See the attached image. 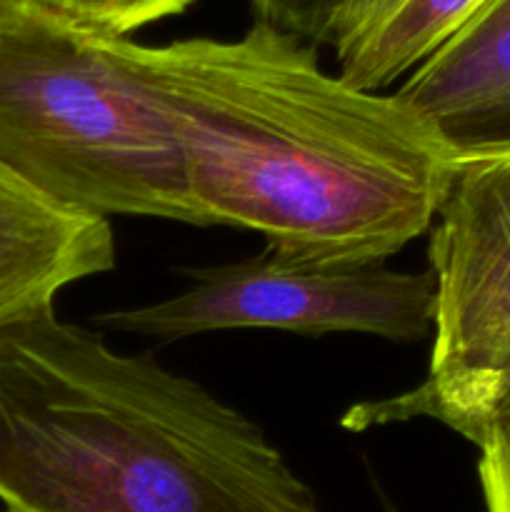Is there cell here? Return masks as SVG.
Segmentation results:
<instances>
[{"label":"cell","mask_w":510,"mask_h":512,"mask_svg":"<svg viewBox=\"0 0 510 512\" xmlns=\"http://www.w3.org/2000/svg\"><path fill=\"white\" fill-rule=\"evenodd\" d=\"M205 225L295 260H388L428 233L453 158L393 93L320 65L268 23L235 40L140 45Z\"/></svg>","instance_id":"6da1fadb"},{"label":"cell","mask_w":510,"mask_h":512,"mask_svg":"<svg viewBox=\"0 0 510 512\" xmlns=\"http://www.w3.org/2000/svg\"><path fill=\"white\" fill-rule=\"evenodd\" d=\"M10 512H323L265 430L55 310L0 328Z\"/></svg>","instance_id":"7a4b0ae2"},{"label":"cell","mask_w":510,"mask_h":512,"mask_svg":"<svg viewBox=\"0 0 510 512\" xmlns=\"http://www.w3.org/2000/svg\"><path fill=\"white\" fill-rule=\"evenodd\" d=\"M0 163L78 213L205 225L140 43L30 0L0 8Z\"/></svg>","instance_id":"3957f363"},{"label":"cell","mask_w":510,"mask_h":512,"mask_svg":"<svg viewBox=\"0 0 510 512\" xmlns=\"http://www.w3.org/2000/svg\"><path fill=\"white\" fill-rule=\"evenodd\" d=\"M428 233V370L405 393L353 405L340 425L435 420L478 448L510 410V158L453 163Z\"/></svg>","instance_id":"277c9868"},{"label":"cell","mask_w":510,"mask_h":512,"mask_svg":"<svg viewBox=\"0 0 510 512\" xmlns=\"http://www.w3.org/2000/svg\"><path fill=\"white\" fill-rule=\"evenodd\" d=\"M433 275L390 268L388 260H295L265 248L245 260L190 270L178 295L113 310L95 323L158 340L238 328L298 335L363 333L420 343L433 333Z\"/></svg>","instance_id":"5b68a950"},{"label":"cell","mask_w":510,"mask_h":512,"mask_svg":"<svg viewBox=\"0 0 510 512\" xmlns=\"http://www.w3.org/2000/svg\"><path fill=\"white\" fill-rule=\"evenodd\" d=\"M393 95L453 163L510 158V0H490Z\"/></svg>","instance_id":"8992f818"},{"label":"cell","mask_w":510,"mask_h":512,"mask_svg":"<svg viewBox=\"0 0 510 512\" xmlns=\"http://www.w3.org/2000/svg\"><path fill=\"white\" fill-rule=\"evenodd\" d=\"M113 268L108 220L45 198L0 163V328L55 310L60 290Z\"/></svg>","instance_id":"52a82bcc"},{"label":"cell","mask_w":510,"mask_h":512,"mask_svg":"<svg viewBox=\"0 0 510 512\" xmlns=\"http://www.w3.org/2000/svg\"><path fill=\"white\" fill-rule=\"evenodd\" d=\"M490 0H385L333 45L338 75L370 93L403 83Z\"/></svg>","instance_id":"ba28073f"},{"label":"cell","mask_w":510,"mask_h":512,"mask_svg":"<svg viewBox=\"0 0 510 512\" xmlns=\"http://www.w3.org/2000/svg\"><path fill=\"white\" fill-rule=\"evenodd\" d=\"M260 23L308 45H335L385 0H250Z\"/></svg>","instance_id":"9c48e42d"},{"label":"cell","mask_w":510,"mask_h":512,"mask_svg":"<svg viewBox=\"0 0 510 512\" xmlns=\"http://www.w3.org/2000/svg\"><path fill=\"white\" fill-rule=\"evenodd\" d=\"M60 18L125 38L143 25L183 13L193 0H30Z\"/></svg>","instance_id":"30bf717a"},{"label":"cell","mask_w":510,"mask_h":512,"mask_svg":"<svg viewBox=\"0 0 510 512\" xmlns=\"http://www.w3.org/2000/svg\"><path fill=\"white\" fill-rule=\"evenodd\" d=\"M480 450V485L485 510L510 512V410L488 430Z\"/></svg>","instance_id":"8fae6325"},{"label":"cell","mask_w":510,"mask_h":512,"mask_svg":"<svg viewBox=\"0 0 510 512\" xmlns=\"http://www.w3.org/2000/svg\"><path fill=\"white\" fill-rule=\"evenodd\" d=\"M385 512H398V510H395L390 503H385Z\"/></svg>","instance_id":"7c38bea8"},{"label":"cell","mask_w":510,"mask_h":512,"mask_svg":"<svg viewBox=\"0 0 510 512\" xmlns=\"http://www.w3.org/2000/svg\"><path fill=\"white\" fill-rule=\"evenodd\" d=\"M5 3H8V0H0V8H3V5H5Z\"/></svg>","instance_id":"4fadbf2b"}]
</instances>
